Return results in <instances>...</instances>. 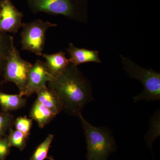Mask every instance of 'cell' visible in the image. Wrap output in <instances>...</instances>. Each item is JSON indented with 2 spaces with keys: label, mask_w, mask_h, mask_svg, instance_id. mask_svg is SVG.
<instances>
[{
  "label": "cell",
  "mask_w": 160,
  "mask_h": 160,
  "mask_svg": "<svg viewBox=\"0 0 160 160\" xmlns=\"http://www.w3.org/2000/svg\"><path fill=\"white\" fill-rule=\"evenodd\" d=\"M49 88L57 96L62 111L72 116L78 117L86 104L94 100L91 82L70 63L62 74L49 82Z\"/></svg>",
  "instance_id": "1"
},
{
  "label": "cell",
  "mask_w": 160,
  "mask_h": 160,
  "mask_svg": "<svg viewBox=\"0 0 160 160\" xmlns=\"http://www.w3.org/2000/svg\"><path fill=\"white\" fill-rule=\"evenodd\" d=\"M32 12L62 15L79 22L88 21L87 0H27Z\"/></svg>",
  "instance_id": "2"
},
{
  "label": "cell",
  "mask_w": 160,
  "mask_h": 160,
  "mask_svg": "<svg viewBox=\"0 0 160 160\" xmlns=\"http://www.w3.org/2000/svg\"><path fill=\"white\" fill-rule=\"evenodd\" d=\"M87 143V160H107L115 151L114 139L107 129L96 127L88 122L82 113L79 115Z\"/></svg>",
  "instance_id": "3"
},
{
  "label": "cell",
  "mask_w": 160,
  "mask_h": 160,
  "mask_svg": "<svg viewBox=\"0 0 160 160\" xmlns=\"http://www.w3.org/2000/svg\"><path fill=\"white\" fill-rule=\"evenodd\" d=\"M124 70L131 78L136 79L142 82L144 90L133 97L135 102L141 100L158 101L160 100V73L153 69L142 68L130 59L121 55Z\"/></svg>",
  "instance_id": "4"
},
{
  "label": "cell",
  "mask_w": 160,
  "mask_h": 160,
  "mask_svg": "<svg viewBox=\"0 0 160 160\" xmlns=\"http://www.w3.org/2000/svg\"><path fill=\"white\" fill-rule=\"evenodd\" d=\"M58 25L37 19L22 24L21 33L22 49L42 56L46 43V33L49 28Z\"/></svg>",
  "instance_id": "5"
},
{
  "label": "cell",
  "mask_w": 160,
  "mask_h": 160,
  "mask_svg": "<svg viewBox=\"0 0 160 160\" xmlns=\"http://www.w3.org/2000/svg\"><path fill=\"white\" fill-rule=\"evenodd\" d=\"M32 64L21 57L15 45L12 46L4 67L5 82L14 83L19 94L24 96L28 83V75Z\"/></svg>",
  "instance_id": "6"
},
{
  "label": "cell",
  "mask_w": 160,
  "mask_h": 160,
  "mask_svg": "<svg viewBox=\"0 0 160 160\" xmlns=\"http://www.w3.org/2000/svg\"><path fill=\"white\" fill-rule=\"evenodd\" d=\"M24 14L12 0L0 1V32L16 33L22 26Z\"/></svg>",
  "instance_id": "7"
},
{
  "label": "cell",
  "mask_w": 160,
  "mask_h": 160,
  "mask_svg": "<svg viewBox=\"0 0 160 160\" xmlns=\"http://www.w3.org/2000/svg\"><path fill=\"white\" fill-rule=\"evenodd\" d=\"M55 79L45 62L37 60L32 65L28 75V83L24 96H30L46 87L47 82Z\"/></svg>",
  "instance_id": "8"
},
{
  "label": "cell",
  "mask_w": 160,
  "mask_h": 160,
  "mask_svg": "<svg viewBox=\"0 0 160 160\" xmlns=\"http://www.w3.org/2000/svg\"><path fill=\"white\" fill-rule=\"evenodd\" d=\"M66 50L70 56L69 62L73 66H78L84 63L91 62L102 63L99 56V52L97 50L78 48L72 43H69Z\"/></svg>",
  "instance_id": "9"
},
{
  "label": "cell",
  "mask_w": 160,
  "mask_h": 160,
  "mask_svg": "<svg viewBox=\"0 0 160 160\" xmlns=\"http://www.w3.org/2000/svg\"><path fill=\"white\" fill-rule=\"evenodd\" d=\"M43 58L49 71L54 79L62 74L70 62L66 56V53L61 51L54 54L43 53Z\"/></svg>",
  "instance_id": "10"
},
{
  "label": "cell",
  "mask_w": 160,
  "mask_h": 160,
  "mask_svg": "<svg viewBox=\"0 0 160 160\" xmlns=\"http://www.w3.org/2000/svg\"><path fill=\"white\" fill-rule=\"evenodd\" d=\"M37 100L48 108L56 115L62 111V107L59 100L52 90L47 86L43 87L36 92Z\"/></svg>",
  "instance_id": "11"
},
{
  "label": "cell",
  "mask_w": 160,
  "mask_h": 160,
  "mask_svg": "<svg viewBox=\"0 0 160 160\" xmlns=\"http://www.w3.org/2000/svg\"><path fill=\"white\" fill-rule=\"evenodd\" d=\"M29 116L37 122L40 128L42 129L56 115L36 100L32 105Z\"/></svg>",
  "instance_id": "12"
},
{
  "label": "cell",
  "mask_w": 160,
  "mask_h": 160,
  "mask_svg": "<svg viewBox=\"0 0 160 160\" xmlns=\"http://www.w3.org/2000/svg\"><path fill=\"white\" fill-rule=\"evenodd\" d=\"M26 100L19 94H9L0 91V107L3 111L9 112L22 109L26 106Z\"/></svg>",
  "instance_id": "13"
},
{
  "label": "cell",
  "mask_w": 160,
  "mask_h": 160,
  "mask_svg": "<svg viewBox=\"0 0 160 160\" xmlns=\"http://www.w3.org/2000/svg\"><path fill=\"white\" fill-rule=\"evenodd\" d=\"M13 38L11 36L2 34L0 32V71L4 70L12 46Z\"/></svg>",
  "instance_id": "14"
},
{
  "label": "cell",
  "mask_w": 160,
  "mask_h": 160,
  "mask_svg": "<svg viewBox=\"0 0 160 160\" xmlns=\"http://www.w3.org/2000/svg\"><path fill=\"white\" fill-rule=\"evenodd\" d=\"M54 135L49 134L44 141L37 146L29 160H45L48 157V153Z\"/></svg>",
  "instance_id": "15"
},
{
  "label": "cell",
  "mask_w": 160,
  "mask_h": 160,
  "mask_svg": "<svg viewBox=\"0 0 160 160\" xmlns=\"http://www.w3.org/2000/svg\"><path fill=\"white\" fill-rule=\"evenodd\" d=\"M7 136L11 147H16L21 151L26 148L28 138L22 132L11 128Z\"/></svg>",
  "instance_id": "16"
},
{
  "label": "cell",
  "mask_w": 160,
  "mask_h": 160,
  "mask_svg": "<svg viewBox=\"0 0 160 160\" xmlns=\"http://www.w3.org/2000/svg\"><path fill=\"white\" fill-rule=\"evenodd\" d=\"M13 116L9 112L0 110V138L7 135L10 129L14 125Z\"/></svg>",
  "instance_id": "17"
},
{
  "label": "cell",
  "mask_w": 160,
  "mask_h": 160,
  "mask_svg": "<svg viewBox=\"0 0 160 160\" xmlns=\"http://www.w3.org/2000/svg\"><path fill=\"white\" fill-rule=\"evenodd\" d=\"M32 120L26 117H20L14 120L15 129L22 132L27 138L30 135V130L32 125Z\"/></svg>",
  "instance_id": "18"
},
{
  "label": "cell",
  "mask_w": 160,
  "mask_h": 160,
  "mask_svg": "<svg viewBox=\"0 0 160 160\" xmlns=\"http://www.w3.org/2000/svg\"><path fill=\"white\" fill-rule=\"evenodd\" d=\"M8 136L0 138V160H5L10 153V148Z\"/></svg>",
  "instance_id": "19"
},
{
  "label": "cell",
  "mask_w": 160,
  "mask_h": 160,
  "mask_svg": "<svg viewBox=\"0 0 160 160\" xmlns=\"http://www.w3.org/2000/svg\"><path fill=\"white\" fill-rule=\"evenodd\" d=\"M47 158H48L49 160H55L54 159V158L52 157V156H48Z\"/></svg>",
  "instance_id": "20"
}]
</instances>
